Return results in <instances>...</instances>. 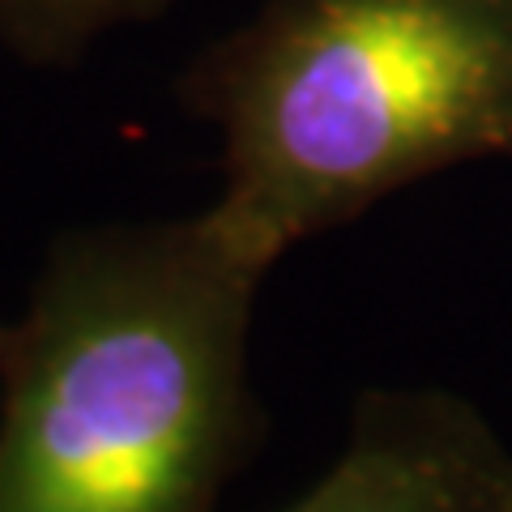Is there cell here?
Here are the masks:
<instances>
[{
	"instance_id": "7a4b0ae2",
	"label": "cell",
	"mask_w": 512,
	"mask_h": 512,
	"mask_svg": "<svg viewBox=\"0 0 512 512\" xmlns=\"http://www.w3.org/2000/svg\"><path fill=\"white\" fill-rule=\"evenodd\" d=\"M214 210L282 261L440 171L512 158V0H261L184 73Z\"/></svg>"
},
{
	"instance_id": "5b68a950",
	"label": "cell",
	"mask_w": 512,
	"mask_h": 512,
	"mask_svg": "<svg viewBox=\"0 0 512 512\" xmlns=\"http://www.w3.org/2000/svg\"><path fill=\"white\" fill-rule=\"evenodd\" d=\"M0 329H5V320H0Z\"/></svg>"
},
{
	"instance_id": "3957f363",
	"label": "cell",
	"mask_w": 512,
	"mask_h": 512,
	"mask_svg": "<svg viewBox=\"0 0 512 512\" xmlns=\"http://www.w3.org/2000/svg\"><path fill=\"white\" fill-rule=\"evenodd\" d=\"M282 512H512V444L444 389H367L342 453Z\"/></svg>"
},
{
	"instance_id": "6da1fadb",
	"label": "cell",
	"mask_w": 512,
	"mask_h": 512,
	"mask_svg": "<svg viewBox=\"0 0 512 512\" xmlns=\"http://www.w3.org/2000/svg\"><path fill=\"white\" fill-rule=\"evenodd\" d=\"M269 269L214 205L64 231L0 329V512H214L265 436Z\"/></svg>"
},
{
	"instance_id": "277c9868",
	"label": "cell",
	"mask_w": 512,
	"mask_h": 512,
	"mask_svg": "<svg viewBox=\"0 0 512 512\" xmlns=\"http://www.w3.org/2000/svg\"><path fill=\"white\" fill-rule=\"evenodd\" d=\"M163 9L167 0H0V43L26 64L60 69Z\"/></svg>"
}]
</instances>
